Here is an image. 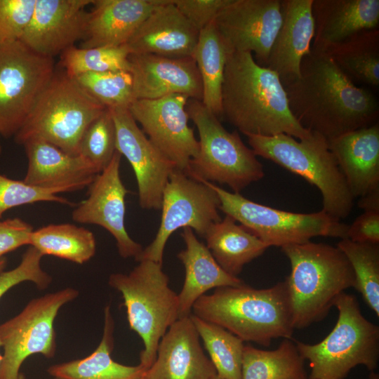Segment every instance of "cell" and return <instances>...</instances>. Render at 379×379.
I'll return each mask as SVG.
<instances>
[{"mask_svg":"<svg viewBox=\"0 0 379 379\" xmlns=\"http://www.w3.org/2000/svg\"><path fill=\"white\" fill-rule=\"evenodd\" d=\"M6 265V259L4 257L0 258V273L2 272Z\"/></svg>","mask_w":379,"mask_h":379,"instance_id":"obj_46","label":"cell"},{"mask_svg":"<svg viewBox=\"0 0 379 379\" xmlns=\"http://www.w3.org/2000/svg\"><path fill=\"white\" fill-rule=\"evenodd\" d=\"M354 198L379 190V123L328 140Z\"/></svg>","mask_w":379,"mask_h":379,"instance_id":"obj_25","label":"cell"},{"mask_svg":"<svg viewBox=\"0 0 379 379\" xmlns=\"http://www.w3.org/2000/svg\"><path fill=\"white\" fill-rule=\"evenodd\" d=\"M181 237L186 248L178 254V258L184 265L185 275L181 291L178 294V319L189 317L194 303L208 290L244 284L218 264L207 246L197 239L191 228H183Z\"/></svg>","mask_w":379,"mask_h":379,"instance_id":"obj_27","label":"cell"},{"mask_svg":"<svg viewBox=\"0 0 379 379\" xmlns=\"http://www.w3.org/2000/svg\"><path fill=\"white\" fill-rule=\"evenodd\" d=\"M129 72L135 100H154L182 94L201 101V77L192 57L129 54Z\"/></svg>","mask_w":379,"mask_h":379,"instance_id":"obj_19","label":"cell"},{"mask_svg":"<svg viewBox=\"0 0 379 379\" xmlns=\"http://www.w3.org/2000/svg\"><path fill=\"white\" fill-rule=\"evenodd\" d=\"M205 182L218 194L219 210L240 222L268 247L303 244L319 236L347 237L348 225L322 210L311 213L279 210Z\"/></svg>","mask_w":379,"mask_h":379,"instance_id":"obj_10","label":"cell"},{"mask_svg":"<svg viewBox=\"0 0 379 379\" xmlns=\"http://www.w3.org/2000/svg\"><path fill=\"white\" fill-rule=\"evenodd\" d=\"M337 247L349 260L355 277L354 288L379 316V244L340 239Z\"/></svg>","mask_w":379,"mask_h":379,"instance_id":"obj_35","label":"cell"},{"mask_svg":"<svg viewBox=\"0 0 379 379\" xmlns=\"http://www.w3.org/2000/svg\"><path fill=\"white\" fill-rule=\"evenodd\" d=\"M220 199L204 180L175 169L164 189L161 218L154 240L135 258L163 262L166 244L178 229L190 227L204 237L209 227L222 218Z\"/></svg>","mask_w":379,"mask_h":379,"instance_id":"obj_13","label":"cell"},{"mask_svg":"<svg viewBox=\"0 0 379 379\" xmlns=\"http://www.w3.org/2000/svg\"><path fill=\"white\" fill-rule=\"evenodd\" d=\"M186 111L199 136V152L190 161L187 174L197 180L226 185L234 193L264 177L262 164L237 131L226 130L200 100L189 98Z\"/></svg>","mask_w":379,"mask_h":379,"instance_id":"obj_9","label":"cell"},{"mask_svg":"<svg viewBox=\"0 0 379 379\" xmlns=\"http://www.w3.org/2000/svg\"><path fill=\"white\" fill-rule=\"evenodd\" d=\"M164 0H93L80 48L124 46Z\"/></svg>","mask_w":379,"mask_h":379,"instance_id":"obj_24","label":"cell"},{"mask_svg":"<svg viewBox=\"0 0 379 379\" xmlns=\"http://www.w3.org/2000/svg\"><path fill=\"white\" fill-rule=\"evenodd\" d=\"M313 0H281L282 22L265 67L276 72L284 87L298 79L303 58L314 35Z\"/></svg>","mask_w":379,"mask_h":379,"instance_id":"obj_23","label":"cell"},{"mask_svg":"<svg viewBox=\"0 0 379 379\" xmlns=\"http://www.w3.org/2000/svg\"><path fill=\"white\" fill-rule=\"evenodd\" d=\"M128 55L125 46L89 48L74 46L60 55V65L72 77L88 72H129Z\"/></svg>","mask_w":379,"mask_h":379,"instance_id":"obj_36","label":"cell"},{"mask_svg":"<svg viewBox=\"0 0 379 379\" xmlns=\"http://www.w3.org/2000/svg\"><path fill=\"white\" fill-rule=\"evenodd\" d=\"M54 379H59V378H54Z\"/></svg>","mask_w":379,"mask_h":379,"instance_id":"obj_53","label":"cell"},{"mask_svg":"<svg viewBox=\"0 0 379 379\" xmlns=\"http://www.w3.org/2000/svg\"><path fill=\"white\" fill-rule=\"evenodd\" d=\"M284 88L295 119L327 140L378 122L377 98L357 86L325 52L311 48L300 77Z\"/></svg>","mask_w":379,"mask_h":379,"instance_id":"obj_1","label":"cell"},{"mask_svg":"<svg viewBox=\"0 0 379 379\" xmlns=\"http://www.w3.org/2000/svg\"><path fill=\"white\" fill-rule=\"evenodd\" d=\"M215 375L191 314L168 328L159 341L154 363L143 375L146 379H211Z\"/></svg>","mask_w":379,"mask_h":379,"instance_id":"obj_20","label":"cell"},{"mask_svg":"<svg viewBox=\"0 0 379 379\" xmlns=\"http://www.w3.org/2000/svg\"><path fill=\"white\" fill-rule=\"evenodd\" d=\"M369 379H379V375L374 371H371V373L369 375Z\"/></svg>","mask_w":379,"mask_h":379,"instance_id":"obj_47","label":"cell"},{"mask_svg":"<svg viewBox=\"0 0 379 379\" xmlns=\"http://www.w3.org/2000/svg\"><path fill=\"white\" fill-rule=\"evenodd\" d=\"M140 379H146V378L142 375Z\"/></svg>","mask_w":379,"mask_h":379,"instance_id":"obj_52","label":"cell"},{"mask_svg":"<svg viewBox=\"0 0 379 379\" xmlns=\"http://www.w3.org/2000/svg\"><path fill=\"white\" fill-rule=\"evenodd\" d=\"M228 51L214 21L199 31L192 58L202 83V103L221 119V94Z\"/></svg>","mask_w":379,"mask_h":379,"instance_id":"obj_31","label":"cell"},{"mask_svg":"<svg viewBox=\"0 0 379 379\" xmlns=\"http://www.w3.org/2000/svg\"><path fill=\"white\" fill-rule=\"evenodd\" d=\"M199 32L180 13L173 0H164L124 45L129 54L192 57Z\"/></svg>","mask_w":379,"mask_h":379,"instance_id":"obj_22","label":"cell"},{"mask_svg":"<svg viewBox=\"0 0 379 379\" xmlns=\"http://www.w3.org/2000/svg\"><path fill=\"white\" fill-rule=\"evenodd\" d=\"M1 347V341H0V347ZM1 359H2V355L0 353V364H1Z\"/></svg>","mask_w":379,"mask_h":379,"instance_id":"obj_50","label":"cell"},{"mask_svg":"<svg viewBox=\"0 0 379 379\" xmlns=\"http://www.w3.org/2000/svg\"><path fill=\"white\" fill-rule=\"evenodd\" d=\"M18 379H26V377L22 373H20Z\"/></svg>","mask_w":379,"mask_h":379,"instance_id":"obj_48","label":"cell"},{"mask_svg":"<svg viewBox=\"0 0 379 379\" xmlns=\"http://www.w3.org/2000/svg\"><path fill=\"white\" fill-rule=\"evenodd\" d=\"M298 140L286 134L263 136L246 134L256 156L270 160L314 185L323 198L325 213L340 220L353 207L354 197L328 140L317 133Z\"/></svg>","mask_w":379,"mask_h":379,"instance_id":"obj_5","label":"cell"},{"mask_svg":"<svg viewBox=\"0 0 379 379\" xmlns=\"http://www.w3.org/2000/svg\"><path fill=\"white\" fill-rule=\"evenodd\" d=\"M113 331L114 321L107 306L102 338L95 351L85 358L53 365L48 373L59 379H140L146 369L140 364L126 366L112 359Z\"/></svg>","mask_w":379,"mask_h":379,"instance_id":"obj_28","label":"cell"},{"mask_svg":"<svg viewBox=\"0 0 379 379\" xmlns=\"http://www.w3.org/2000/svg\"><path fill=\"white\" fill-rule=\"evenodd\" d=\"M109 109L116 128L117 151L126 158L135 175L140 206L161 209L164 189L176 166L152 144L128 108Z\"/></svg>","mask_w":379,"mask_h":379,"instance_id":"obj_16","label":"cell"},{"mask_svg":"<svg viewBox=\"0 0 379 379\" xmlns=\"http://www.w3.org/2000/svg\"><path fill=\"white\" fill-rule=\"evenodd\" d=\"M211 379H223V378L219 377L218 375H215V376H214L213 378H212Z\"/></svg>","mask_w":379,"mask_h":379,"instance_id":"obj_49","label":"cell"},{"mask_svg":"<svg viewBox=\"0 0 379 379\" xmlns=\"http://www.w3.org/2000/svg\"><path fill=\"white\" fill-rule=\"evenodd\" d=\"M354 83L379 86V29H366L324 51Z\"/></svg>","mask_w":379,"mask_h":379,"instance_id":"obj_30","label":"cell"},{"mask_svg":"<svg viewBox=\"0 0 379 379\" xmlns=\"http://www.w3.org/2000/svg\"><path fill=\"white\" fill-rule=\"evenodd\" d=\"M29 246L49 255L82 265L95 253L96 243L90 230L70 223L50 224L33 230Z\"/></svg>","mask_w":379,"mask_h":379,"instance_id":"obj_33","label":"cell"},{"mask_svg":"<svg viewBox=\"0 0 379 379\" xmlns=\"http://www.w3.org/2000/svg\"><path fill=\"white\" fill-rule=\"evenodd\" d=\"M33 227L19 218L0 220V258L17 248L29 245Z\"/></svg>","mask_w":379,"mask_h":379,"instance_id":"obj_43","label":"cell"},{"mask_svg":"<svg viewBox=\"0 0 379 379\" xmlns=\"http://www.w3.org/2000/svg\"><path fill=\"white\" fill-rule=\"evenodd\" d=\"M204 238L218 264L233 277H237L245 265L260 256L269 248L227 215L213 223Z\"/></svg>","mask_w":379,"mask_h":379,"instance_id":"obj_29","label":"cell"},{"mask_svg":"<svg viewBox=\"0 0 379 379\" xmlns=\"http://www.w3.org/2000/svg\"><path fill=\"white\" fill-rule=\"evenodd\" d=\"M281 22V0H231L214 20L228 53H253L262 67Z\"/></svg>","mask_w":379,"mask_h":379,"instance_id":"obj_15","label":"cell"},{"mask_svg":"<svg viewBox=\"0 0 379 379\" xmlns=\"http://www.w3.org/2000/svg\"><path fill=\"white\" fill-rule=\"evenodd\" d=\"M1 151H2V149H1V143H0V155H1Z\"/></svg>","mask_w":379,"mask_h":379,"instance_id":"obj_51","label":"cell"},{"mask_svg":"<svg viewBox=\"0 0 379 379\" xmlns=\"http://www.w3.org/2000/svg\"><path fill=\"white\" fill-rule=\"evenodd\" d=\"M58 194L55 191L34 187L23 180H13L0 174V218L8 209L39 201L73 205Z\"/></svg>","mask_w":379,"mask_h":379,"instance_id":"obj_39","label":"cell"},{"mask_svg":"<svg viewBox=\"0 0 379 379\" xmlns=\"http://www.w3.org/2000/svg\"><path fill=\"white\" fill-rule=\"evenodd\" d=\"M44 255L29 246L23 253L20 263L14 269L0 273V299L13 286L22 281H32L38 288H46L52 277L41 267Z\"/></svg>","mask_w":379,"mask_h":379,"instance_id":"obj_40","label":"cell"},{"mask_svg":"<svg viewBox=\"0 0 379 379\" xmlns=\"http://www.w3.org/2000/svg\"><path fill=\"white\" fill-rule=\"evenodd\" d=\"M241 379H308L305 359L292 338L274 350L244 345Z\"/></svg>","mask_w":379,"mask_h":379,"instance_id":"obj_32","label":"cell"},{"mask_svg":"<svg viewBox=\"0 0 379 379\" xmlns=\"http://www.w3.org/2000/svg\"><path fill=\"white\" fill-rule=\"evenodd\" d=\"M93 0H36L20 41L36 53L54 58L83 40Z\"/></svg>","mask_w":379,"mask_h":379,"instance_id":"obj_18","label":"cell"},{"mask_svg":"<svg viewBox=\"0 0 379 379\" xmlns=\"http://www.w3.org/2000/svg\"><path fill=\"white\" fill-rule=\"evenodd\" d=\"M311 48L325 51L359 32L378 28V0H313Z\"/></svg>","mask_w":379,"mask_h":379,"instance_id":"obj_26","label":"cell"},{"mask_svg":"<svg viewBox=\"0 0 379 379\" xmlns=\"http://www.w3.org/2000/svg\"><path fill=\"white\" fill-rule=\"evenodd\" d=\"M121 158L116 151L108 166L90 185L87 199L76 206L72 218L79 223L103 227L114 238L121 257L135 259L143 248L131 238L124 224L125 197L128 191L120 176Z\"/></svg>","mask_w":379,"mask_h":379,"instance_id":"obj_17","label":"cell"},{"mask_svg":"<svg viewBox=\"0 0 379 379\" xmlns=\"http://www.w3.org/2000/svg\"><path fill=\"white\" fill-rule=\"evenodd\" d=\"M221 110V119L244 135L284 133L302 140L312 134L291 112L278 74L259 65L249 52L227 53Z\"/></svg>","mask_w":379,"mask_h":379,"instance_id":"obj_2","label":"cell"},{"mask_svg":"<svg viewBox=\"0 0 379 379\" xmlns=\"http://www.w3.org/2000/svg\"><path fill=\"white\" fill-rule=\"evenodd\" d=\"M36 0H0V43L20 41L29 24Z\"/></svg>","mask_w":379,"mask_h":379,"instance_id":"obj_41","label":"cell"},{"mask_svg":"<svg viewBox=\"0 0 379 379\" xmlns=\"http://www.w3.org/2000/svg\"><path fill=\"white\" fill-rule=\"evenodd\" d=\"M138 262L128 274H112L108 282L121 293L130 328L142 340L140 364L147 370L156 359L160 340L178 319V295L170 288L161 263Z\"/></svg>","mask_w":379,"mask_h":379,"instance_id":"obj_8","label":"cell"},{"mask_svg":"<svg viewBox=\"0 0 379 379\" xmlns=\"http://www.w3.org/2000/svg\"><path fill=\"white\" fill-rule=\"evenodd\" d=\"M358 206L364 211H379V190L360 197Z\"/></svg>","mask_w":379,"mask_h":379,"instance_id":"obj_45","label":"cell"},{"mask_svg":"<svg viewBox=\"0 0 379 379\" xmlns=\"http://www.w3.org/2000/svg\"><path fill=\"white\" fill-rule=\"evenodd\" d=\"M194 316L229 331L244 342L269 346L292 338L294 328L285 281L256 289L245 284L217 288L193 305Z\"/></svg>","mask_w":379,"mask_h":379,"instance_id":"obj_3","label":"cell"},{"mask_svg":"<svg viewBox=\"0 0 379 379\" xmlns=\"http://www.w3.org/2000/svg\"><path fill=\"white\" fill-rule=\"evenodd\" d=\"M231 0H173L180 13L199 32L215 20Z\"/></svg>","mask_w":379,"mask_h":379,"instance_id":"obj_42","label":"cell"},{"mask_svg":"<svg viewBox=\"0 0 379 379\" xmlns=\"http://www.w3.org/2000/svg\"><path fill=\"white\" fill-rule=\"evenodd\" d=\"M191 318L207 350L217 375L241 379L244 341L225 328L191 314Z\"/></svg>","mask_w":379,"mask_h":379,"instance_id":"obj_34","label":"cell"},{"mask_svg":"<svg viewBox=\"0 0 379 379\" xmlns=\"http://www.w3.org/2000/svg\"><path fill=\"white\" fill-rule=\"evenodd\" d=\"M189 98L172 94L154 100H135L128 107L152 144L185 173L199 149L194 131L188 125L186 105Z\"/></svg>","mask_w":379,"mask_h":379,"instance_id":"obj_14","label":"cell"},{"mask_svg":"<svg viewBox=\"0 0 379 379\" xmlns=\"http://www.w3.org/2000/svg\"><path fill=\"white\" fill-rule=\"evenodd\" d=\"M72 288L29 301L18 315L0 325L4 348L0 379H18L20 368L29 356L41 354L50 359L56 350L54 321L60 309L78 295Z\"/></svg>","mask_w":379,"mask_h":379,"instance_id":"obj_12","label":"cell"},{"mask_svg":"<svg viewBox=\"0 0 379 379\" xmlns=\"http://www.w3.org/2000/svg\"><path fill=\"white\" fill-rule=\"evenodd\" d=\"M107 108L92 98L74 78L56 72L40 94L14 139L22 145L38 138L72 155H79L87 127Z\"/></svg>","mask_w":379,"mask_h":379,"instance_id":"obj_7","label":"cell"},{"mask_svg":"<svg viewBox=\"0 0 379 379\" xmlns=\"http://www.w3.org/2000/svg\"><path fill=\"white\" fill-rule=\"evenodd\" d=\"M336 324L316 344L295 341L309 361V379H344L358 365L374 371L379 361V327L364 317L357 298L345 292L335 300Z\"/></svg>","mask_w":379,"mask_h":379,"instance_id":"obj_6","label":"cell"},{"mask_svg":"<svg viewBox=\"0 0 379 379\" xmlns=\"http://www.w3.org/2000/svg\"><path fill=\"white\" fill-rule=\"evenodd\" d=\"M117 151L114 122L107 108L87 127L80 141L79 155L100 173L110 163Z\"/></svg>","mask_w":379,"mask_h":379,"instance_id":"obj_38","label":"cell"},{"mask_svg":"<svg viewBox=\"0 0 379 379\" xmlns=\"http://www.w3.org/2000/svg\"><path fill=\"white\" fill-rule=\"evenodd\" d=\"M281 248L291 264L284 281L294 329L323 320L337 298L355 287L352 267L338 247L310 241Z\"/></svg>","mask_w":379,"mask_h":379,"instance_id":"obj_4","label":"cell"},{"mask_svg":"<svg viewBox=\"0 0 379 379\" xmlns=\"http://www.w3.org/2000/svg\"><path fill=\"white\" fill-rule=\"evenodd\" d=\"M74 79L106 108H128L135 100L133 79L128 71L88 72Z\"/></svg>","mask_w":379,"mask_h":379,"instance_id":"obj_37","label":"cell"},{"mask_svg":"<svg viewBox=\"0 0 379 379\" xmlns=\"http://www.w3.org/2000/svg\"><path fill=\"white\" fill-rule=\"evenodd\" d=\"M22 145L28 159L23 181L30 185L62 192L89 187L98 172L86 159L72 155L38 138L25 140Z\"/></svg>","mask_w":379,"mask_h":379,"instance_id":"obj_21","label":"cell"},{"mask_svg":"<svg viewBox=\"0 0 379 379\" xmlns=\"http://www.w3.org/2000/svg\"><path fill=\"white\" fill-rule=\"evenodd\" d=\"M347 239L359 243L379 244V211H364L348 225Z\"/></svg>","mask_w":379,"mask_h":379,"instance_id":"obj_44","label":"cell"},{"mask_svg":"<svg viewBox=\"0 0 379 379\" xmlns=\"http://www.w3.org/2000/svg\"><path fill=\"white\" fill-rule=\"evenodd\" d=\"M55 73L54 58L20 41L0 43V135L15 136Z\"/></svg>","mask_w":379,"mask_h":379,"instance_id":"obj_11","label":"cell"}]
</instances>
